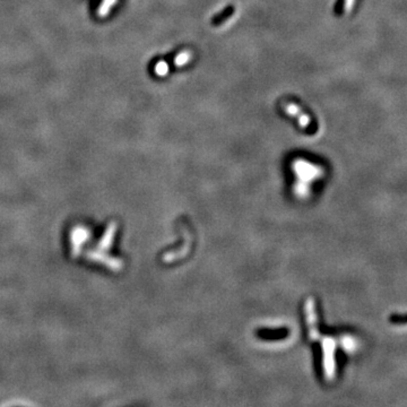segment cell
<instances>
[{
    "instance_id": "obj_2",
    "label": "cell",
    "mask_w": 407,
    "mask_h": 407,
    "mask_svg": "<svg viewBox=\"0 0 407 407\" xmlns=\"http://www.w3.org/2000/svg\"><path fill=\"white\" fill-rule=\"evenodd\" d=\"M191 58V52H183L180 53V55L178 58H176V65L177 66H181V65H185L187 61Z\"/></svg>"
},
{
    "instance_id": "obj_3",
    "label": "cell",
    "mask_w": 407,
    "mask_h": 407,
    "mask_svg": "<svg viewBox=\"0 0 407 407\" xmlns=\"http://www.w3.org/2000/svg\"><path fill=\"white\" fill-rule=\"evenodd\" d=\"M168 65L165 63H159L155 67V70H156V74L159 76H164L166 75V72H168Z\"/></svg>"
},
{
    "instance_id": "obj_4",
    "label": "cell",
    "mask_w": 407,
    "mask_h": 407,
    "mask_svg": "<svg viewBox=\"0 0 407 407\" xmlns=\"http://www.w3.org/2000/svg\"><path fill=\"white\" fill-rule=\"evenodd\" d=\"M354 3H355V0H346V3H345V9H346L347 13L352 10V8L354 6Z\"/></svg>"
},
{
    "instance_id": "obj_1",
    "label": "cell",
    "mask_w": 407,
    "mask_h": 407,
    "mask_svg": "<svg viewBox=\"0 0 407 407\" xmlns=\"http://www.w3.org/2000/svg\"><path fill=\"white\" fill-rule=\"evenodd\" d=\"M117 3H118V0H103L98 8V15L102 18L108 16Z\"/></svg>"
}]
</instances>
